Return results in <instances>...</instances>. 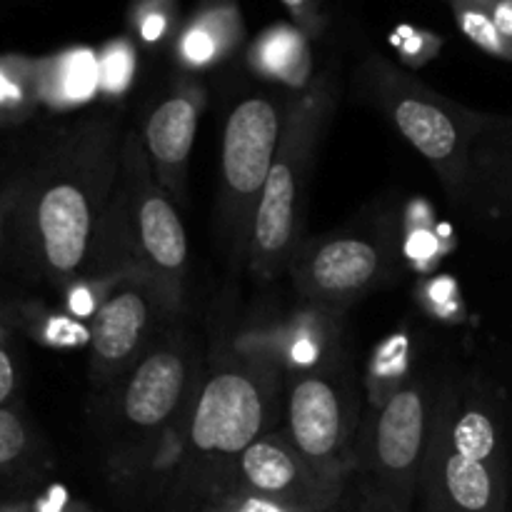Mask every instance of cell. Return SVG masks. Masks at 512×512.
I'll list each match as a JSON object with an SVG mask.
<instances>
[{
  "label": "cell",
  "mask_w": 512,
  "mask_h": 512,
  "mask_svg": "<svg viewBox=\"0 0 512 512\" xmlns=\"http://www.w3.org/2000/svg\"><path fill=\"white\" fill-rule=\"evenodd\" d=\"M5 248L30 275L53 285L83 273L108 203L105 135L85 128L60 130L13 173Z\"/></svg>",
  "instance_id": "obj_1"
},
{
  "label": "cell",
  "mask_w": 512,
  "mask_h": 512,
  "mask_svg": "<svg viewBox=\"0 0 512 512\" xmlns=\"http://www.w3.org/2000/svg\"><path fill=\"white\" fill-rule=\"evenodd\" d=\"M330 113H333V93L328 85L320 88L315 85L313 93L290 108L278 155L250 225V268L258 278L268 280L293 258L305 178Z\"/></svg>",
  "instance_id": "obj_2"
},
{
  "label": "cell",
  "mask_w": 512,
  "mask_h": 512,
  "mask_svg": "<svg viewBox=\"0 0 512 512\" xmlns=\"http://www.w3.org/2000/svg\"><path fill=\"white\" fill-rule=\"evenodd\" d=\"M433 410L420 385L395 390L360 438L348 485L388 512H413L428 453Z\"/></svg>",
  "instance_id": "obj_3"
},
{
  "label": "cell",
  "mask_w": 512,
  "mask_h": 512,
  "mask_svg": "<svg viewBox=\"0 0 512 512\" xmlns=\"http://www.w3.org/2000/svg\"><path fill=\"white\" fill-rule=\"evenodd\" d=\"M285 435L325 480L345 488L355 470V398L338 373H308L295 380Z\"/></svg>",
  "instance_id": "obj_4"
},
{
  "label": "cell",
  "mask_w": 512,
  "mask_h": 512,
  "mask_svg": "<svg viewBox=\"0 0 512 512\" xmlns=\"http://www.w3.org/2000/svg\"><path fill=\"white\" fill-rule=\"evenodd\" d=\"M128 178V223L140 270L165 300L178 303L188 268V235L165 188L153 180L143 150L128 140L123 155Z\"/></svg>",
  "instance_id": "obj_5"
},
{
  "label": "cell",
  "mask_w": 512,
  "mask_h": 512,
  "mask_svg": "<svg viewBox=\"0 0 512 512\" xmlns=\"http://www.w3.org/2000/svg\"><path fill=\"white\" fill-rule=\"evenodd\" d=\"M290 108L270 95H250L233 108L223 130L220 173L228 213L245 235L248 213L255 215L263 185L278 155ZM250 225V223H248Z\"/></svg>",
  "instance_id": "obj_6"
},
{
  "label": "cell",
  "mask_w": 512,
  "mask_h": 512,
  "mask_svg": "<svg viewBox=\"0 0 512 512\" xmlns=\"http://www.w3.org/2000/svg\"><path fill=\"white\" fill-rule=\"evenodd\" d=\"M268 393L260 375L220 370L200 388L190 415V448L203 458L233 463L265 435Z\"/></svg>",
  "instance_id": "obj_7"
},
{
  "label": "cell",
  "mask_w": 512,
  "mask_h": 512,
  "mask_svg": "<svg viewBox=\"0 0 512 512\" xmlns=\"http://www.w3.org/2000/svg\"><path fill=\"white\" fill-rule=\"evenodd\" d=\"M228 488L263 495L295 512H323L343 495L340 485L325 480L298 453L285 430L265 433L240 458L225 465L223 478L213 485L210 495Z\"/></svg>",
  "instance_id": "obj_8"
},
{
  "label": "cell",
  "mask_w": 512,
  "mask_h": 512,
  "mask_svg": "<svg viewBox=\"0 0 512 512\" xmlns=\"http://www.w3.org/2000/svg\"><path fill=\"white\" fill-rule=\"evenodd\" d=\"M505 460H480L450 443L435 418L418 485V512H508Z\"/></svg>",
  "instance_id": "obj_9"
},
{
  "label": "cell",
  "mask_w": 512,
  "mask_h": 512,
  "mask_svg": "<svg viewBox=\"0 0 512 512\" xmlns=\"http://www.w3.org/2000/svg\"><path fill=\"white\" fill-rule=\"evenodd\" d=\"M385 73H388L385 103H388L395 128L445 178L458 180L463 173L468 138L455 115L445 110V105L435 95L403 80V75H393L390 70Z\"/></svg>",
  "instance_id": "obj_10"
},
{
  "label": "cell",
  "mask_w": 512,
  "mask_h": 512,
  "mask_svg": "<svg viewBox=\"0 0 512 512\" xmlns=\"http://www.w3.org/2000/svg\"><path fill=\"white\" fill-rule=\"evenodd\" d=\"M190 368L183 350L155 348L133 368L120 395V420L135 435L165 428L188 395Z\"/></svg>",
  "instance_id": "obj_11"
},
{
  "label": "cell",
  "mask_w": 512,
  "mask_h": 512,
  "mask_svg": "<svg viewBox=\"0 0 512 512\" xmlns=\"http://www.w3.org/2000/svg\"><path fill=\"white\" fill-rule=\"evenodd\" d=\"M383 253L365 238H333L305 255L298 285L308 298L345 303L368 288L378 275Z\"/></svg>",
  "instance_id": "obj_12"
},
{
  "label": "cell",
  "mask_w": 512,
  "mask_h": 512,
  "mask_svg": "<svg viewBox=\"0 0 512 512\" xmlns=\"http://www.w3.org/2000/svg\"><path fill=\"white\" fill-rule=\"evenodd\" d=\"M150 325V300L140 288H120L105 295L95 308L90 325L93 373L108 380L115 370L128 365L143 345Z\"/></svg>",
  "instance_id": "obj_13"
},
{
  "label": "cell",
  "mask_w": 512,
  "mask_h": 512,
  "mask_svg": "<svg viewBox=\"0 0 512 512\" xmlns=\"http://www.w3.org/2000/svg\"><path fill=\"white\" fill-rule=\"evenodd\" d=\"M198 100L195 95L175 93L150 113L145 125V148L150 163L158 170L163 188L178 193V183L185 175L195 133H198Z\"/></svg>",
  "instance_id": "obj_14"
},
{
  "label": "cell",
  "mask_w": 512,
  "mask_h": 512,
  "mask_svg": "<svg viewBox=\"0 0 512 512\" xmlns=\"http://www.w3.org/2000/svg\"><path fill=\"white\" fill-rule=\"evenodd\" d=\"M243 38V20L235 0H203L178 38L183 63L200 68L225 58Z\"/></svg>",
  "instance_id": "obj_15"
},
{
  "label": "cell",
  "mask_w": 512,
  "mask_h": 512,
  "mask_svg": "<svg viewBox=\"0 0 512 512\" xmlns=\"http://www.w3.org/2000/svg\"><path fill=\"white\" fill-rule=\"evenodd\" d=\"M250 65L265 78L303 85L313 65L308 35L298 25H273L250 48Z\"/></svg>",
  "instance_id": "obj_16"
},
{
  "label": "cell",
  "mask_w": 512,
  "mask_h": 512,
  "mask_svg": "<svg viewBox=\"0 0 512 512\" xmlns=\"http://www.w3.org/2000/svg\"><path fill=\"white\" fill-rule=\"evenodd\" d=\"M38 438L15 408H0V500L23 485L38 468Z\"/></svg>",
  "instance_id": "obj_17"
},
{
  "label": "cell",
  "mask_w": 512,
  "mask_h": 512,
  "mask_svg": "<svg viewBox=\"0 0 512 512\" xmlns=\"http://www.w3.org/2000/svg\"><path fill=\"white\" fill-rule=\"evenodd\" d=\"M43 100V60L0 58V128L20 123Z\"/></svg>",
  "instance_id": "obj_18"
},
{
  "label": "cell",
  "mask_w": 512,
  "mask_h": 512,
  "mask_svg": "<svg viewBox=\"0 0 512 512\" xmlns=\"http://www.w3.org/2000/svg\"><path fill=\"white\" fill-rule=\"evenodd\" d=\"M100 83L98 58L90 50H68L43 60V100L75 103L88 98Z\"/></svg>",
  "instance_id": "obj_19"
},
{
  "label": "cell",
  "mask_w": 512,
  "mask_h": 512,
  "mask_svg": "<svg viewBox=\"0 0 512 512\" xmlns=\"http://www.w3.org/2000/svg\"><path fill=\"white\" fill-rule=\"evenodd\" d=\"M448 5L453 10L455 23L470 43H475L483 53L493 55V58L512 60L510 48L505 45L503 35L498 33L488 8L480 0H448Z\"/></svg>",
  "instance_id": "obj_20"
},
{
  "label": "cell",
  "mask_w": 512,
  "mask_h": 512,
  "mask_svg": "<svg viewBox=\"0 0 512 512\" xmlns=\"http://www.w3.org/2000/svg\"><path fill=\"white\" fill-rule=\"evenodd\" d=\"M0 512H90L80 500L70 498L63 488H50L45 493L15 495V498L0 500Z\"/></svg>",
  "instance_id": "obj_21"
},
{
  "label": "cell",
  "mask_w": 512,
  "mask_h": 512,
  "mask_svg": "<svg viewBox=\"0 0 512 512\" xmlns=\"http://www.w3.org/2000/svg\"><path fill=\"white\" fill-rule=\"evenodd\" d=\"M205 512H295L275 500L263 495L248 493V490H215L205 503Z\"/></svg>",
  "instance_id": "obj_22"
},
{
  "label": "cell",
  "mask_w": 512,
  "mask_h": 512,
  "mask_svg": "<svg viewBox=\"0 0 512 512\" xmlns=\"http://www.w3.org/2000/svg\"><path fill=\"white\" fill-rule=\"evenodd\" d=\"M175 0H143L135 8V28H138L140 38L155 43L168 33L170 23H173Z\"/></svg>",
  "instance_id": "obj_23"
},
{
  "label": "cell",
  "mask_w": 512,
  "mask_h": 512,
  "mask_svg": "<svg viewBox=\"0 0 512 512\" xmlns=\"http://www.w3.org/2000/svg\"><path fill=\"white\" fill-rule=\"evenodd\" d=\"M133 65H135V58L128 43L120 40V43L108 45L98 60L100 83L115 93V90H120L130 80V75H133Z\"/></svg>",
  "instance_id": "obj_24"
},
{
  "label": "cell",
  "mask_w": 512,
  "mask_h": 512,
  "mask_svg": "<svg viewBox=\"0 0 512 512\" xmlns=\"http://www.w3.org/2000/svg\"><path fill=\"white\" fill-rule=\"evenodd\" d=\"M18 363H15L13 345H10L8 328H5L3 313H0V408H15L18 395Z\"/></svg>",
  "instance_id": "obj_25"
},
{
  "label": "cell",
  "mask_w": 512,
  "mask_h": 512,
  "mask_svg": "<svg viewBox=\"0 0 512 512\" xmlns=\"http://www.w3.org/2000/svg\"><path fill=\"white\" fill-rule=\"evenodd\" d=\"M280 3L288 8L290 18L308 38H318L323 33L325 18L323 10H320V0H280Z\"/></svg>",
  "instance_id": "obj_26"
},
{
  "label": "cell",
  "mask_w": 512,
  "mask_h": 512,
  "mask_svg": "<svg viewBox=\"0 0 512 512\" xmlns=\"http://www.w3.org/2000/svg\"><path fill=\"white\" fill-rule=\"evenodd\" d=\"M480 3L488 8L495 28H498V33L503 35L505 45H508L512 55V0H480Z\"/></svg>",
  "instance_id": "obj_27"
},
{
  "label": "cell",
  "mask_w": 512,
  "mask_h": 512,
  "mask_svg": "<svg viewBox=\"0 0 512 512\" xmlns=\"http://www.w3.org/2000/svg\"><path fill=\"white\" fill-rule=\"evenodd\" d=\"M323 512H388V510H383V508H378V505L368 503V500H365L363 495L358 493V490H353L348 483H345L343 495H340V498L335 500L330 508H325Z\"/></svg>",
  "instance_id": "obj_28"
},
{
  "label": "cell",
  "mask_w": 512,
  "mask_h": 512,
  "mask_svg": "<svg viewBox=\"0 0 512 512\" xmlns=\"http://www.w3.org/2000/svg\"><path fill=\"white\" fill-rule=\"evenodd\" d=\"M5 228H8V200H5L3 190H0V258L5 250Z\"/></svg>",
  "instance_id": "obj_29"
},
{
  "label": "cell",
  "mask_w": 512,
  "mask_h": 512,
  "mask_svg": "<svg viewBox=\"0 0 512 512\" xmlns=\"http://www.w3.org/2000/svg\"><path fill=\"white\" fill-rule=\"evenodd\" d=\"M445 3H448V0H445Z\"/></svg>",
  "instance_id": "obj_30"
}]
</instances>
